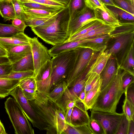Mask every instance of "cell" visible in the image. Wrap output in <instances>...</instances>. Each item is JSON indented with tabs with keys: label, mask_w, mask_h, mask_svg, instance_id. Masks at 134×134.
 I'll return each mask as SVG.
<instances>
[{
	"label": "cell",
	"mask_w": 134,
	"mask_h": 134,
	"mask_svg": "<svg viewBox=\"0 0 134 134\" xmlns=\"http://www.w3.org/2000/svg\"><path fill=\"white\" fill-rule=\"evenodd\" d=\"M29 102L34 112L36 128L47 134H62L68 126L61 108L47 94L37 91L34 99Z\"/></svg>",
	"instance_id": "obj_1"
},
{
	"label": "cell",
	"mask_w": 134,
	"mask_h": 134,
	"mask_svg": "<svg viewBox=\"0 0 134 134\" xmlns=\"http://www.w3.org/2000/svg\"><path fill=\"white\" fill-rule=\"evenodd\" d=\"M116 73L109 83L101 90L97 100L90 110L115 113L125 90L122 86V77L127 72L118 65Z\"/></svg>",
	"instance_id": "obj_2"
},
{
	"label": "cell",
	"mask_w": 134,
	"mask_h": 134,
	"mask_svg": "<svg viewBox=\"0 0 134 134\" xmlns=\"http://www.w3.org/2000/svg\"><path fill=\"white\" fill-rule=\"evenodd\" d=\"M70 18L68 6L59 13L55 20L50 24L31 29L36 35L46 43L56 45L64 42L69 38Z\"/></svg>",
	"instance_id": "obj_3"
},
{
	"label": "cell",
	"mask_w": 134,
	"mask_h": 134,
	"mask_svg": "<svg viewBox=\"0 0 134 134\" xmlns=\"http://www.w3.org/2000/svg\"><path fill=\"white\" fill-rule=\"evenodd\" d=\"M80 48L62 53L52 57L50 89L65 80L75 63Z\"/></svg>",
	"instance_id": "obj_4"
},
{
	"label": "cell",
	"mask_w": 134,
	"mask_h": 134,
	"mask_svg": "<svg viewBox=\"0 0 134 134\" xmlns=\"http://www.w3.org/2000/svg\"><path fill=\"white\" fill-rule=\"evenodd\" d=\"M5 108L16 134H34V130L19 105L10 97L4 103Z\"/></svg>",
	"instance_id": "obj_5"
},
{
	"label": "cell",
	"mask_w": 134,
	"mask_h": 134,
	"mask_svg": "<svg viewBox=\"0 0 134 134\" xmlns=\"http://www.w3.org/2000/svg\"><path fill=\"white\" fill-rule=\"evenodd\" d=\"M94 51L89 48H80L73 67L65 80L68 88L72 86L85 72V69L93 57Z\"/></svg>",
	"instance_id": "obj_6"
},
{
	"label": "cell",
	"mask_w": 134,
	"mask_h": 134,
	"mask_svg": "<svg viewBox=\"0 0 134 134\" xmlns=\"http://www.w3.org/2000/svg\"><path fill=\"white\" fill-rule=\"evenodd\" d=\"M90 119L98 121L103 127L105 134H116L123 113L90 110Z\"/></svg>",
	"instance_id": "obj_7"
},
{
	"label": "cell",
	"mask_w": 134,
	"mask_h": 134,
	"mask_svg": "<svg viewBox=\"0 0 134 134\" xmlns=\"http://www.w3.org/2000/svg\"><path fill=\"white\" fill-rule=\"evenodd\" d=\"M30 44L34 67L33 77H34L40 68L51 60V57L47 48L39 41L37 38H30Z\"/></svg>",
	"instance_id": "obj_8"
},
{
	"label": "cell",
	"mask_w": 134,
	"mask_h": 134,
	"mask_svg": "<svg viewBox=\"0 0 134 134\" xmlns=\"http://www.w3.org/2000/svg\"><path fill=\"white\" fill-rule=\"evenodd\" d=\"M52 72L51 60L47 62L39 70L34 77L36 84L37 91L48 94L50 91Z\"/></svg>",
	"instance_id": "obj_9"
},
{
	"label": "cell",
	"mask_w": 134,
	"mask_h": 134,
	"mask_svg": "<svg viewBox=\"0 0 134 134\" xmlns=\"http://www.w3.org/2000/svg\"><path fill=\"white\" fill-rule=\"evenodd\" d=\"M97 19L94 10L86 7L71 20L69 21L68 34L70 37L79 32L85 25Z\"/></svg>",
	"instance_id": "obj_10"
},
{
	"label": "cell",
	"mask_w": 134,
	"mask_h": 134,
	"mask_svg": "<svg viewBox=\"0 0 134 134\" xmlns=\"http://www.w3.org/2000/svg\"><path fill=\"white\" fill-rule=\"evenodd\" d=\"M9 94L13 96L28 120L32 124L33 127H36V119L34 112L20 86L18 85L15 87L10 92Z\"/></svg>",
	"instance_id": "obj_11"
},
{
	"label": "cell",
	"mask_w": 134,
	"mask_h": 134,
	"mask_svg": "<svg viewBox=\"0 0 134 134\" xmlns=\"http://www.w3.org/2000/svg\"><path fill=\"white\" fill-rule=\"evenodd\" d=\"M90 120L87 110L83 103L76 102L73 108L71 116L72 126H80L88 125Z\"/></svg>",
	"instance_id": "obj_12"
},
{
	"label": "cell",
	"mask_w": 134,
	"mask_h": 134,
	"mask_svg": "<svg viewBox=\"0 0 134 134\" xmlns=\"http://www.w3.org/2000/svg\"><path fill=\"white\" fill-rule=\"evenodd\" d=\"M86 72L82 73L77 79L74 85L69 89L68 87L62 98L75 102H78L80 93L84 90L87 76Z\"/></svg>",
	"instance_id": "obj_13"
},
{
	"label": "cell",
	"mask_w": 134,
	"mask_h": 134,
	"mask_svg": "<svg viewBox=\"0 0 134 134\" xmlns=\"http://www.w3.org/2000/svg\"><path fill=\"white\" fill-rule=\"evenodd\" d=\"M116 64L115 58L111 55L100 75L101 80V90L107 86L115 75L117 68Z\"/></svg>",
	"instance_id": "obj_14"
},
{
	"label": "cell",
	"mask_w": 134,
	"mask_h": 134,
	"mask_svg": "<svg viewBox=\"0 0 134 134\" xmlns=\"http://www.w3.org/2000/svg\"><path fill=\"white\" fill-rule=\"evenodd\" d=\"M7 51V57L12 64L32 53L30 45L15 46L9 48Z\"/></svg>",
	"instance_id": "obj_15"
},
{
	"label": "cell",
	"mask_w": 134,
	"mask_h": 134,
	"mask_svg": "<svg viewBox=\"0 0 134 134\" xmlns=\"http://www.w3.org/2000/svg\"><path fill=\"white\" fill-rule=\"evenodd\" d=\"M30 38L24 32H20L11 37L0 38V45L7 51L16 45H30Z\"/></svg>",
	"instance_id": "obj_16"
},
{
	"label": "cell",
	"mask_w": 134,
	"mask_h": 134,
	"mask_svg": "<svg viewBox=\"0 0 134 134\" xmlns=\"http://www.w3.org/2000/svg\"><path fill=\"white\" fill-rule=\"evenodd\" d=\"M104 8L113 15L120 24L134 23V15L115 6L103 5Z\"/></svg>",
	"instance_id": "obj_17"
},
{
	"label": "cell",
	"mask_w": 134,
	"mask_h": 134,
	"mask_svg": "<svg viewBox=\"0 0 134 134\" xmlns=\"http://www.w3.org/2000/svg\"><path fill=\"white\" fill-rule=\"evenodd\" d=\"M111 55L108 50L100 51L86 72H94L100 75Z\"/></svg>",
	"instance_id": "obj_18"
},
{
	"label": "cell",
	"mask_w": 134,
	"mask_h": 134,
	"mask_svg": "<svg viewBox=\"0 0 134 134\" xmlns=\"http://www.w3.org/2000/svg\"><path fill=\"white\" fill-rule=\"evenodd\" d=\"M134 32L121 35L115 39V41L109 49L108 52L111 55L115 54L124 48L133 39Z\"/></svg>",
	"instance_id": "obj_19"
},
{
	"label": "cell",
	"mask_w": 134,
	"mask_h": 134,
	"mask_svg": "<svg viewBox=\"0 0 134 134\" xmlns=\"http://www.w3.org/2000/svg\"><path fill=\"white\" fill-rule=\"evenodd\" d=\"M12 64V71H34L32 53Z\"/></svg>",
	"instance_id": "obj_20"
},
{
	"label": "cell",
	"mask_w": 134,
	"mask_h": 134,
	"mask_svg": "<svg viewBox=\"0 0 134 134\" xmlns=\"http://www.w3.org/2000/svg\"><path fill=\"white\" fill-rule=\"evenodd\" d=\"M105 10H104L100 8H97L94 10L95 18L97 19L114 27H116L121 24L113 15Z\"/></svg>",
	"instance_id": "obj_21"
},
{
	"label": "cell",
	"mask_w": 134,
	"mask_h": 134,
	"mask_svg": "<svg viewBox=\"0 0 134 134\" xmlns=\"http://www.w3.org/2000/svg\"><path fill=\"white\" fill-rule=\"evenodd\" d=\"M22 6L26 14V20L52 16L61 11L64 8L58 10H50L30 9Z\"/></svg>",
	"instance_id": "obj_22"
},
{
	"label": "cell",
	"mask_w": 134,
	"mask_h": 134,
	"mask_svg": "<svg viewBox=\"0 0 134 134\" xmlns=\"http://www.w3.org/2000/svg\"><path fill=\"white\" fill-rule=\"evenodd\" d=\"M133 40L127 52L125 57L119 66L122 70L134 75V71L132 70V69H134V67Z\"/></svg>",
	"instance_id": "obj_23"
},
{
	"label": "cell",
	"mask_w": 134,
	"mask_h": 134,
	"mask_svg": "<svg viewBox=\"0 0 134 134\" xmlns=\"http://www.w3.org/2000/svg\"><path fill=\"white\" fill-rule=\"evenodd\" d=\"M115 27L107 24H104L91 30L84 35L74 38L70 41L84 39L100 35L109 34L114 30Z\"/></svg>",
	"instance_id": "obj_24"
},
{
	"label": "cell",
	"mask_w": 134,
	"mask_h": 134,
	"mask_svg": "<svg viewBox=\"0 0 134 134\" xmlns=\"http://www.w3.org/2000/svg\"><path fill=\"white\" fill-rule=\"evenodd\" d=\"M20 80L0 78V98L9 95L10 92L19 84Z\"/></svg>",
	"instance_id": "obj_25"
},
{
	"label": "cell",
	"mask_w": 134,
	"mask_h": 134,
	"mask_svg": "<svg viewBox=\"0 0 134 134\" xmlns=\"http://www.w3.org/2000/svg\"><path fill=\"white\" fill-rule=\"evenodd\" d=\"M0 14L5 21L13 20L16 17L11 0H4L0 2Z\"/></svg>",
	"instance_id": "obj_26"
},
{
	"label": "cell",
	"mask_w": 134,
	"mask_h": 134,
	"mask_svg": "<svg viewBox=\"0 0 134 134\" xmlns=\"http://www.w3.org/2000/svg\"><path fill=\"white\" fill-rule=\"evenodd\" d=\"M101 82L90 91L86 95L83 103L87 110L91 109L95 104L101 91Z\"/></svg>",
	"instance_id": "obj_27"
},
{
	"label": "cell",
	"mask_w": 134,
	"mask_h": 134,
	"mask_svg": "<svg viewBox=\"0 0 134 134\" xmlns=\"http://www.w3.org/2000/svg\"><path fill=\"white\" fill-rule=\"evenodd\" d=\"M61 11L52 16L27 19L24 22L27 26H29L31 28L46 26L51 24L55 20Z\"/></svg>",
	"instance_id": "obj_28"
},
{
	"label": "cell",
	"mask_w": 134,
	"mask_h": 134,
	"mask_svg": "<svg viewBox=\"0 0 134 134\" xmlns=\"http://www.w3.org/2000/svg\"><path fill=\"white\" fill-rule=\"evenodd\" d=\"M86 7L84 0H70L68 5L70 21L74 18Z\"/></svg>",
	"instance_id": "obj_29"
},
{
	"label": "cell",
	"mask_w": 134,
	"mask_h": 134,
	"mask_svg": "<svg viewBox=\"0 0 134 134\" xmlns=\"http://www.w3.org/2000/svg\"><path fill=\"white\" fill-rule=\"evenodd\" d=\"M105 24H106L99 20H92L84 26L79 32L69 37L64 42L70 41L74 38L84 35L91 30Z\"/></svg>",
	"instance_id": "obj_30"
},
{
	"label": "cell",
	"mask_w": 134,
	"mask_h": 134,
	"mask_svg": "<svg viewBox=\"0 0 134 134\" xmlns=\"http://www.w3.org/2000/svg\"><path fill=\"white\" fill-rule=\"evenodd\" d=\"M68 87L65 81H63L55 86L47 95L50 99L56 102L62 97Z\"/></svg>",
	"instance_id": "obj_31"
},
{
	"label": "cell",
	"mask_w": 134,
	"mask_h": 134,
	"mask_svg": "<svg viewBox=\"0 0 134 134\" xmlns=\"http://www.w3.org/2000/svg\"><path fill=\"white\" fill-rule=\"evenodd\" d=\"M133 32L134 23H123L116 27L114 30L109 34V36L110 38L115 39L121 35Z\"/></svg>",
	"instance_id": "obj_32"
},
{
	"label": "cell",
	"mask_w": 134,
	"mask_h": 134,
	"mask_svg": "<svg viewBox=\"0 0 134 134\" xmlns=\"http://www.w3.org/2000/svg\"><path fill=\"white\" fill-rule=\"evenodd\" d=\"M86 72L87 78L84 88L86 95L91 90L101 82L100 75L94 72Z\"/></svg>",
	"instance_id": "obj_33"
},
{
	"label": "cell",
	"mask_w": 134,
	"mask_h": 134,
	"mask_svg": "<svg viewBox=\"0 0 134 134\" xmlns=\"http://www.w3.org/2000/svg\"><path fill=\"white\" fill-rule=\"evenodd\" d=\"M62 134H93L88 125L74 126L68 125Z\"/></svg>",
	"instance_id": "obj_34"
},
{
	"label": "cell",
	"mask_w": 134,
	"mask_h": 134,
	"mask_svg": "<svg viewBox=\"0 0 134 134\" xmlns=\"http://www.w3.org/2000/svg\"><path fill=\"white\" fill-rule=\"evenodd\" d=\"M20 32L16 27L12 24H5L0 23V38L11 37Z\"/></svg>",
	"instance_id": "obj_35"
},
{
	"label": "cell",
	"mask_w": 134,
	"mask_h": 134,
	"mask_svg": "<svg viewBox=\"0 0 134 134\" xmlns=\"http://www.w3.org/2000/svg\"><path fill=\"white\" fill-rule=\"evenodd\" d=\"M46 5L59 9L68 6L70 0H26Z\"/></svg>",
	"instance_id": "obj_36"
},
{
	"label": "cell",
	"mask_w": 134,
	"mask_h": 134,
	"mask_svg": "<svg viewBox=\"0 0 134 134\" xmlns=\"http://www.w3.org/2000/svg\"><path fill=\"white\" fill-rule=\"evenodd\" d=\"M18 85L22 89L34 93H36L37 91L36 82L33 76L20 80Z\"/></svg>",
	"instance_id": "obj_37"
},
{
	"label": "cell",
	"mask_w": 134,
	"mask_h": 134,
	"mask_svg": "<svg viewBox=\"0 0 134 134\" xmlns=\"http://www.w3.org/2000/svg\"><path fill=\"white\" fill-rule=\"evenodd\" d=\"M19 1L22 5L30 9H39L50 10H58L62 9H59L55 7L29 1L26 0H19Z\"/></svg>",
	"instance_id": "obj_38"
},
{
	"label": "cell",
	"mask_w": 134,
	"mask_h": 134,
	"mask_svg": "<svg viewBox=\"0 0 134 134\" xmlns=\"http://www.w3.org/2000/svg\"><path fill=\"white\" fill-rule=\"evenodd\" d=\"M33 71L16 72L12 71L9 74L0 76V78L21 80L25 78L32 77Z\"/></svg>",
	"instance_id": "obj_39"
},
{
	"label": "cell",
	"mask_w": 134,
	"mask_h": 134,
	"mask_svg": "<svg viewBox=\"0 0 134 134\" xmlns=\"http://www.w3.org/2000/svg\"><path fill=\"white\" fill-rule=\"evenodd\" d=\"M115 5L134 15V2L130 0H112Z\"/></svg>",
	"instance_id": "obj_40"
},
{
	"label": "cell",
	"mask_w": 134,
	"mask_h": 134,
	"mask_svg": "<svg viewBox=\"0 0 134 134\" xmlns=\"http://www.w3.org/2000/svg\"><path fill=\"white\" fill-rule=\"evenodd\" d=\"M122 113L129 121H134V105L125 99L122 106Z\"/></svg>",
	"instance_id": "obj_41"
},
{
	"label": "cell",
	"mask_w": 134,
	"mask_h": 134,
	"mask_svg": "<svg viewBox=\"0 0 134 134\" xmlns=\"http://www.w3.org/2000/svg\"><path fill=\"white\" fill-rule=\"evenodd\" d=\"M13 5L16 18L24 21L26 19L23 7L19 0H11Z\"/></svg>",
	"instance_id": "obj_42"
},
{
	"label": "cell",
	"mask_w": 134,
	"mask_h": 134,
	"mask_svg": "<svg viewBox=\"0 0 134 134\" xmlns=\"http://www.w3.org/2000/svg\"><path fill=\"white\" fill-rule=\"evenodd\" d=\"M56 103L63 110L64 114L67 110L73 108L75 106L76 102L68 99L61 98Z\"/></svg>",
	"instance_id": "obj_43"
},
{
	"label": "cell",
	"mask_w": 134,
	"mask_h": 134,
	"mask_svg": "<svg viewBox=\"0 0 134 134\" xmlns=\"http://www.w3.org/2000/svg\"><path fill=\"white\" fill-rule=\"evenodd\" d=\"M88 125L93 134H105L103 127L97 120L90 119Z\"/></svg>",
	"instance_id": "obj_44"
},
{
	"label": "cell",
	"mask_w": 134,
	"mask_h": 134,
	"mask_svg": "<svg viewBox=\"0 0 134 134\" xmlns=\"http://www.w3.org/2000/svg\"><path fill=\"white\" fill-rule=\"evenodd\" d=\"M129 121L123 114L121 121L119 126L116 134H128Z\"/></svg>",
	"instance_id": "obj_45"
},
{
	"label": "cell",
	"mask_w": 134,
	"mask_h": 134,
	"mask_svg": "<svg viewBox=\"0 0 134 134\" xmlns=\"http://www.w3.org/2000/svg\"><path fill=\"white\" fill-rule=\"evenodd\" d=\"M132 83L127 87L124 93L126 99L134 105V83Z\"/></svg>",
	"instance_id": "obj_46"
},
{
	"label": "cell",
	"mask_w": 134,
	"mask_h": 134,
	"mask_svg": "<svg viewBox=\"0 0 134 134\" xmlns=\"http://www.w3.org/2000/svg\"><path fill=\"white\" fill-rule=\"evenodd\" d=\"M86 5L88 8L94 10L97 8H100L104 10L105 9L103 5L99 0H84Z\"/></svg>",
	"instance_id": "obj_47"
},
{
	"label": "cell",
	"mask_w": 134,
	"mask_h": 134,
	"mask_svg": "<svg viewBox=\"0 0 134 134\" xmlns=\"http://www.w3.org/2000/svg\"><path fill=\"white\" fill-rule=\"evenodd\" d=\"M134 75L127 72L123 76L122 79L123 88L125 90L126 88L134 82Z\"/></svg>",
	"instance_id": "obj_48"
},
{
	"label": "cell",
	"mask_w": 134,
	"mask_h": 134,
	"mask_svg": "<svg viewBox=\"0 0 134 134\" xmlns=\"http://www.w3.org/2000/svg\"><path fill=\"white\" fill-rule=\"evenodd\" d=\"M12 24L16 27L20 31L24 32V30L27 26L23 20L15 18L12 20Z\"/></svg>",
	"instance_id": "obj_49"
},
{
	"label": "cell",
	"mask_w": 134,
	"mask_h": 134,
	"mask_svg": "<svg viewBox=\"0 0 134 134\" xmlns=\"http://www.w3.org/2000/svg\"><path fill=\"white\" fill-rule=\"evenodd\" d=\"M12 71L11 63L0 64V76L7 75Z\"/></svg>",
	"instance_id": "obj_50"
},
{
	"label": "cell",
	"mask_w": 134,
	"mask_h": 134,
	"mask_svg": "<svg viewBox=\"0 0 134 134\" xmlns=\"http://www.w3.org/2000/svg\"><path fill=\"white\" fill-rule=\"evenodd\" d=\"M73 108H71L65 112V120L66 123L72 126L71 120V116Z\"/></svg>",
	"instance_id": "obj_51"
},
{
	"label": "cell",
	"mask_w": 134,
	"mask_h": 134,
	"mask_svg": "<svg viewBox=\"0 0 134 134\" xmlns=\"http://www.w3.org/2000/svg\"><path fill=\"white\" fill-rule=\"evenodd\" d=\"M128 134H134V121H129Z\"/></svg>",
	"instance_id": "obj_52"
},
{
	"label": "cell",
	"mask_w": 134,
	"mask_h": 134,
	"mask_svg": "<svg viewBox=\"0 0 134 134\" xmlns=\"http://www.w3.org/2000/svg\"><path fill=\"white\" fill-rule=\"evenodd\" d=\"M86 94L85 90H83L80 94L79 97L78 102L83 103L85 96Z\"/></svg>",
	"instance_id": "obj_53"
},
{
	"label": "cell",
	"mask_w": 134,
	"mask_h": 134,
	"mask_svg": "<svg viewBox=\"0 0 134 134\" xmlns=\"http://www.w3.org/2000/svg\"><path fill=\"white\" fill-rule=\"evenodd\" d=\"M104 5L115 6L112 0H99Z\"/></svg>",
	"instance_id": "obj_54"
},
{
	"label": "cell",
	"mask_w": 134,
	"mask_h": 134,
	"mask_svg": "<svg viewBox=\"0 0 134 134\" xmlns=\"http://www.w3.org/2000/svg\"><path fill=\"white\" fill-rule=\"evenodd\" d=\"M10 63L7 57H0V64Z\"/></svg>",
	"instance_id": "obj_55"
},
{
	"label": "cell",
	"mask_w": 134,
	"mask_h": 134,
	"mask_svg": "<svg viewBox=\"0 0 134 134\" xmlns=\"http://www.w3.org/2000/svg\"><path fill=\"white\" fill-rule=\"evenodd\" d=\"M7 57V51L0 45V57Z\"/></svg>",
	"instance_id": "obj_56"
},
{
	"label": "cell",
	"mask_w": 134,
	"mask_h": 134,
	"mask_svg": "<svg viewBox=\"0 0 134 134\" xmlns=\"http://www.w3.org/2000/svg\"><path fill=\"white\" fill-rule=\"evenodd\" d=\"M4 126L0 120V134H7Z\"/></svg>",
	"instance_id": "obj_57"
},
{
	"label": "cell",
	"mask_w": 134,
	"mask_h": 134,
	"mask_svg": "<svg viewBox=\"0 0 134 134\" xmlns=\"http://www.w3.org/2000/svg\"><path fill=\"white\" fill-rule=\"evenodd\" d=\"M130 0L134 2V0Z\"/></svg>",
	"instance_id": "obj_58"
},
{
	"label": "cell",
	"mask_w": 134,
	"mask_h": 134,
	"mask_svg": "<svg viewBox=\"0 0 134 134\" xmlns=\"http://www.w3.org/2000/svg\"><path fill=\"white\" fill-rule=\"evenodd\" d=\"M3 0H0V2L1 1H3Z\"/></svg>",
	"instance_id": "obj_59"
}]
</instances>
